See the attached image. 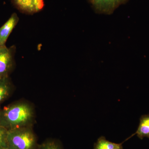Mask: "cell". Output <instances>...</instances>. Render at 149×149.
Instances as JSON below:
<instances>
[{"label":"cell","mask_w":149,"mask_h":149,"mask_svg":"<svg viewBox=\"0 0 149 149\" xmlns=\"http://www.w3.org/2000/svg\"><path fill=\"white\" fill-rule=\"evenodd\" d=\"M35 120L34 107L27 102H16L0 110V125L8 130L32 127Z\"/></svg>","instance_id":"obj_1"},{"label":"cell","mask_w":149,"mask_h":149,"mask_svg":"<svg viewBox=\"0 0 149 149\" xmlns=\"http://www.w3.org/2000/svg\"><path fill=\"white\" fill-rule=\"evenodd\" d=\"M8 149H38L37 136L32 127H24L8 130Z\"/></svg>","instance_id":"obj_2"},{"label":"cell","mask_w":149,"mask_h":149,"mask_svg":"<svg viewBox=\"0 0 149 149\" xmlns=\"http://www.w3.org/2000/svg\"><path fill=\"white\" fill-rule=\"evenodd\" d=\"M15 46L10 47L6 45L0 46V80L9 77L15 64Z\"/></svg>","instance_id":"obj_3"},{"label":"cell","mask_w":149,"mask_h":149,"mask_svg":"<svg viewBox=\"0 0 149 149\" xmlns=\"http://www.w3.org/2000/svg\"><path fill=\"white\" fill-rule=\"evenodd\" d=\"M129 0H89L93 10L100 14L109 15L120 5L126 3Z\"/></svg>","instance_id":"obj_4"},{"label":"cell","mask_w":149,"mask_h":149,"mask_svg":"<svg viewBox=\"0 0 149 149\" xmlns=\"http://www.w3.org/2000/svg\"><path fill=\"white\" fill-rule=\"evenodd\" d=\"M12 3L20 12L31 15L42 10L45 6L44 0H12Z\"/></svg>","instance_id":"obj_5"},{"label":"cell","mask_w":149,"mask_h":149,"mask_svg":"<svg viewBox=\"0 0 149 149\" xmlns=\"http://www.w3.org/2000/svg\"><path fill=\"white\" fill-rule=\"evenodd\" d=\"M19 21V18L16 13L11 15L5 23L0 27V46L5 45L13 30Z\"/></svg>","instance_id":"obj_6"},{"label":"cell","mask_w":149,"mask_h":149,"mask_svg":"<svg viewBox=\"0 0 149 149\" xmlns=\"http://www.w3.org/2000/svg\"><path fill=\"white\" fill-rule=\"evenodd\" d=\"M135 135L141 140L145 138L149 139V114L142 116L140 118V123L138 129L135 133L128 139H130Z\"/></svg>","instance_id":"obj_7"},{"label":"cell","mask_w":149,"mask_h":149,"mask_svg":"<svg viewBox=\"0 0 149 149\" xmlns=\"http://www.w3.org/2000/svg\"><path fill=\"white\" fill-rule=\"evenodd\" d=\"M13 85L10 77L0 80V105L10 96Z\"/></svg>","instance_id":"obj_8"},{"label":"cell","mask_w":149,"mask_h":149,"mask_svg":"<svg viewBox=\"0 0 149 149\" xmlns=\"http://www.w3.org/2000/svg\"><path fill=\"white\" fill-rule=\"evenodd\" d=\"M127 139L120 143H116L107 140L105 137L101 136L94 144V149H123V143Z\"/></svg>","instance_id":"obj_9"},{"label":"cell","mask_w":149,"mask_h":149,"mask_svg":"<svg viewBox=\"0 0 149 149\" xmlns=\"http://www.w3.org/2000/svg\"><path fill=\"white\" fill-rule=\"evenodd\" d=\"M8 132L7 129L0 125V149H8Z\"/></svg>","instance_id":"obj_10"},{"label":"cell","mask_w":149,"mask_h":149,"mask_svg":"<svg viewBox=\"0 0 149 149\" xmlns=\"http://www.w3.org/2000/svg\"><path fill=\"white\" fill-rule=\"evenodd\" d=\"M38 149H62L58 143L53 141H46L39 145Z\"/></svg>","instance_id":"obj_11"}]
</instances>
